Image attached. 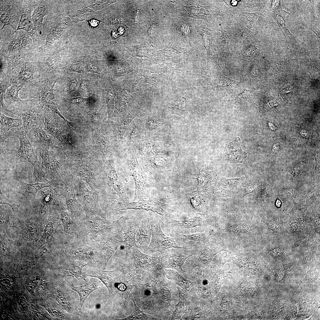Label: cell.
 <instances>
[{"instance_id":"cell-1","label":"cell","mask_w":320,"mask_h":320,"mask_svg":"<svg viewBox=\"0 0 320 320\" xmlns=\"http://www.w3.org/2000/svg\"><path fill=\"white\" fill-rule=\"evenodd\" d=\"M82 276L83 279L89 276L99 279L106 287L110 297L118 296L126 285L127 281V274L120 267L112 271L89 269L83 272Z\"/></svg>"},{"instance_id":"cell-2","label":"cell","mask_w":320,"mask_h":320,"mask_svg":"<svg viewBox=\"0 0 320 320\" xmlns=\"http://www.w3.org/2000/svg\"><path fill=\"white\" fill-rule=\"evenodd\" d=\"M95 161L86 159L76 161L72 166L70 173L85 181L93 191L99 190L103 177H104V169Z\"/></svg>"},{"instance_id":"cell-3","label":"cell","mask_w":320,"mask_h":320,"mask_svg":"<svg viewBox=\"0 0 320 320\" xmlns=\"http://www.w3.org/2000/svg\"><path fill=\"white\" fill-rule=\"evenodd\" d=\"M36 103L31 101L22 100L13 112L22 118L23 125L20 127V129L26 135L33 127L44 125V107L40 103Z\"/></svg>"},{"instance_id":"cell-4","label":"cell","mask_w":320,"mask_h":320,"mask_svg":"<svg viewBox=\"0 0 320 320\" xmlns=\"http://www.w3.org/2000/svg\"><path fill=\"white\" fill-rule=\"evenodd\" d=\"M74 176H75L73 180L75 194L82 199V206L86 216L96 215L103 218H106L99 203V190L89 191L82 180L78 177Z\"/></svg>"},{"instance_id":"cell-5","label":"cell","mask_w":320,"mask_h":320,"mask_svg":"<svg viewBox=\"0 0 320 320\" xmlns=\"http://www.w3.org/2000/svg\"><path fill=\"white\" fill-rule=\"evenodd\" d=\"M55 83V81L47 79L38 81L32 85L30 95L31 97L37 99L42 106L47 107L63 119L64 117L58 111L55 103L53 93Z\"/></svg>"},{"instance_id":"cell-6","label":"cell","mask_w":320,"mask_h":320,"mask_svg":"<svg viewBox=\"0 0 320 320\" xmlns=\"http://www.w3.org/2000/svg\"><path fill=\"white\" fill-rule=\"evenodd\" d=\"M47 215V212L43 215L39 213L33 222L24 224L18 228V242L20 246L26 241H36L40 239L45 228Z\"/></svg>"},{"instance_id":"cell-7","label":"cell","mask_w":320,"mask_h":320,"mask_svg":"<svg viewBox=\"0 0 320 320\" xmlns=\"http://www.w3.org/2000/svg\"><path fill=\"white\" fill-rule=\"evenodd\" d=\"M132 261L135 267V273L150 271L156 264L160 263L161 257H153L141 252L137 246L124 249Z\"/></svg>"},{"instance_id":"cell-8","label":"cell","mask_w":320,"mask_h":320,"mask_svg":"<svg viewBox=\"0 0 320 320\" xmlns=\"http://www.w3.org/2000/svg\"><path fill=\"white\" fill-rule=\"evenodd\" d=\"M87 223V239L88 241L95 240L98 236L102 235L111 232L115 224L123 217L116 220L101 219L97 215L86 216Z\"/></svg>"},{"instance_id":"cell-9","label":"cell","mask_w":320,"mask_h":320,"mask_svg":"<svg viewBox=\"0 0 320 320\" xmlns=\"http://www.w3.org/2000/svg\"><path fill=\"white\" fill-rule=\"evenodd\" d=\"M150 223L151 239L148 249L151 252H159L162 254L164 250L170 248L188 249L179 246L175 239L166 236L162 232L159 222L156 223Z\"/></svg>"},{"instance_id":"cell-10","label":"cell","mask_w":320,"mask_h":320,"mask_svg":"<svg viewBox=\"0 0 320 320\" xmlns=\"http://www.w3.org/2000/svg\"><path fill=\"white\" fill-rule=\"evenodd\" d=\"M117 202L119 206L117 208L113 209V210L116 212L130 209H144L147 211L151 210L162 215L169 217L167 213L162 208V204L158 201L154 191H153L151 197L148 200H144L142 196L140 197L139 200L136 202Z\"/></svg>"},{"instance_id":"cell-11","label":"cell","mask_w":320,"mask_h":320,"mask_svg":"<svg viewBox=\"0 0 320 320\" xmlns=\"http://www.w3.org/2000/svg\"><path fill=\"white\" fill-rule=\"evenodd\" d=\"M124 233L122 229L116 233L111 232L101 235L97 241L100 244L103 254L104 267L106 268L111 257L117 249L123 244Z\"/></svg>"},{"instance_id":"cell-12","label":"cell","mask_w":320,"mask_h":320,"mask_svg":"<svg viewBox=\"0 0 320 320\" xmlns=\"http://www.w3.org/2000/svg\"><path fill=\"white\" fill-rule=\"evenodd\" d=\"M126 166L128 174L133 177L135 181V195L140 197L143 196L144 185L149 179L139 164L135 154L131 151L128 155Z\"/></svg>"},{"instance_id":"cell-13","label":"cell","mask_w":320,"mask_h":320,"mask_svg":"<svg viewBox=\"0 0 320 320\" xmlns=\"http://www.w3.org/2000/svg\"><path fill=\"white\" fill-rule=\"evenodd\" d=\"M74 175L72 174L66 175L64 177V187L61 189V194L65 199V204L72 218L78 217L84 210L82 206L77 201L73 183Z\"/></svg>"},{"instance_id":"cell-14","label":"cell","mask_w":320,"mask_h":320,"mask_svg":"<svg viewBox=\"0 0 320 320\" xmlns=\"http://www.w3.org/2000/svg\"><path fill=\"white\" fill-rule=\"evenodd\" d=\"M20 65L12 68V71H10L9 76L12 81L17 85L23 86L25 84H31L32 83L34 84L36 82L38 76L35 66L28 63Z\"/></svg>"},{"instance_id":"cell-15","label":"cell","mask_w":320,"mask_h":320,"mask_svg":"<svg viewBox=\"0 0 320 320\" xmlns=\"http://www.w3.org/2000/svg\"><path fill=\"white\" fill-rule=\"evenodd\" d=\"M47 108L44 107L43 109L45 129L59 141H68L63 122L56 116L55 113Z\"/></svg>"},{"instance_id":"cell-16","label":"cell","mask_w":320,"mask_h":320,"mask_svg":"<svg viewBox=\"0 0 320 320\" xmlns=\"http://www.w3.org/2000/svg\"><path fill=\"white\" fill-rule=\"evenodd\" d=\"M106 165L104 169V178L108 185L113 190L123 201L127 202L128 198L124 191L122 183L116 172L112 154L107 161Z\"/></svg>"},{"instance_id":"cell-17","label":"cell","mask_w":320,"mask_h":320,"mask_svg":"<svg viewBox=\"0 0 320 320\" xmlns=\"http://www.w3.org/2000/svg\"><path fill=\"white\" fill-rule=\"evenodd\" d=\"M42 159V164L45 167L47 178L51 180L56 176L65 177L68 174L63 170L61 165L57 161L49 148H36Z\"/></svg>"},{"instance_id":"cell-18","label":"cell","mask_w":320,"mask_h":320,"mask_svg":"<svg viewBox=\"0 0 320 320\" xmlns=\"http://www.w3.org/2000/svg\"><path fill=\"white\" fill-rule=\"evenodd\" d=\"M27 135L31 144L36 148L57 147L53 136L45 129L44 125L33 127Z\"/></svg>"},{"instance_id":"cell-19","label":"cell","mask_w":320,"mask_h":320,"mask_svg":"<svg viewBox=\"0 0 320 320\" xmlns=\"http://www.w3.org/2000/svg\"><path fill=\"white\" fill-rule=\"evenodd\" d=\"M64 186V178L59 176L55 179L54 178L47 183H36L27 184L22 182L20 186L17 189L19 193L24 195L27 198L29 193L32 194L35 197L37 192L41 189L47 187H54L59 189H62Z\"/></svg>"},{"instance_id":"cell-20","label":"cell","mask_w":320,"mask_h":320,"mask_svg":"<svg viewBox=\"0 0 320 320\" xmlns=\"http://www.w3.org/2000/svg\"><path fill=\"white\" fill-rule=\"evenodd\" d=\"M12 4L5 3L1 5L0 20L3 24L2 28L6 25L11 26L15 31L17 28L19 21V15L15 7Z\"/></svg>"},{"instance_id":"cell-21","label":"cell","mask_w":320,"mask_h":320,"mask_svg":"<svg viewBox=\"0 0 320 320\" xmlns=\"http://www.w3.org/2000/svg\"><path fill=\"white\" fill-rule=\"evenodd\" d=\"M241 140L239 137L226 144L224 148L225 159L231 162H242L247 157V153L241 147Z\"/></svg>"},{"instance_id":"cell-22","label":"cell","mask_w":320,"mask_h":320,"mask_svg":"<svg viewBox=\"0 0 320 320\" xmlns=\"http://www.w3.org/2000/svg\"><path fill=\"white\" fill-rule=\"evenodd\" d=\"M97 279L91 277L87 283L81 286H74L72 284L71 289L78 294L79 296L80 305L81 308L87 297L101 286V282Z\"/></svg>"},{"instance_id":"cell-23","label":"cell","mask_w":320,"mask_h":320,"mask_svg":"<svg viewBox=\"0 0 320 320\" xmlns=\"http://www.w3.org/2000/svg\"><path fill=\"white\" fill-rule=\"evenodd\" d=\"M138 108L133 109L129 113L120 119L115 126L116 134L119 140L122 142L124 133L131 122L140 113Z\"/></svg>"},{"instance_id":"cell-24","label":"cell","mask_w":320,"mask_h":320,"mask_svg":"<svg viewBox=\"0 0 320 320\" xmlns=\"http://www.w3.org/2000/svg\"><path fill=\"white\" fill-rule=\"evenodd\" d=\"M18 9L20 18L16 30L12 35L18 30H23L30 33L34 30V27L31 18V11L28 9L20 7L14 3Z\"/></svg>"},{"instance_id":"cell-25","label":"cell","mask_w":320,"mask_h":320,"mask_svg":"<svg viewBox=\"0 0 320 320\" xmlns=\"http://www.w3.org/2000/svg\"><path fill=\"white\" fill-rule=\"evenodd\" d=\"M40 192L41 203L40 213L42 214L47 212L51 206L56 204L58 201V198L56 192L52 188H49L46 191L41 190Z\"/></svg>"},{"instance_id":"cell-26","label":"cell","mask_w":320,"mask_h":320,"mask_svg":"<svg viewBox=\"0 0 320 320\" xmlns=\"http://www.w3.org/2000/svg\"><path fill=\"white\" fill-rule=\"evenodd\" d=\"M23 87L20 85H13L8 88L5 92L4 100L7 105L11 107L12 112L19 106L22 100L18 95L19 91Z\"/></svg>"},{"instance_id":"cell-27","label":"cell","mask_w":320,"mask_h":320,"mask_svg":"<svg viewBox=\"0 0 320 320\" xmlns=\"http://www.w3.org/2000/svg\"><path fill=\"white\" fill-rule=\"evenodd\" d=\"M191 255L187 256L180 254H176L170 256L166 255L161 257L160 263L165 267L183 271L182 265L186 259Z\"/></svg>"},{"instance_id":"cell-28","label":"cell","mask_w":320,"mask_h":320,"mask_svg":"<svg viewBox=\"0 0 320 320\" xmlns=\"http://www.w3.org/2000/svg\"><path fill=\"white\" fill-rule=\"evenodd\" d=\"M140 223V222H135L130 226L122 228L124 233L123 244L124 249L137 246L135 237L136 233L139 231Z\"/></svg>"},{"instance_id":"cell-29","label":"cell","mask_w":320,"mask_h":320,"mask_svg":"<svg viewBox=\"0 0 320 320\" xmlns=\"http://www.w3.org/2000/svg\"><path fill=\"white\" fill-rule=\"evenodd\" d=\"M0 230L5 231L10 227H19L11 211L1 206L0 207Z\"/></svg>"},{"instance_id":"cell-30","label":"cell","mask_w":320,"mask_h":320,"mask_svg":"<svg viewBox=\"0 0 320 320\" xmlns=\"http://www.w3.org/2000/svg\"><path fill=\"white\" fill-rule=\"evenodd\" d=\"M205 220L200 217H194L187 220H176L171 219L169 225L173 227L191 229L196 226H202L206 224Z\"/></svg>"},{"instance_id":"cell-31","label":"cell","mask_w":320,"mask_h":320,"mask_svg":"<svg viewBox=\"0 0 320 320\" xmlns=\"http://www.w3.org/2000/svg\"><path fill=\"white\" fill-rule=\"evenodd\" d=\"M53 217L52 214H50L48 215L43 232L37 243V247L38 249L43 245L49 244L51 242L54 229Z\"/></svg>"},{"instance_id":"cell-32","label":"cell","mask_w":320,"mask_h":320,"mask_svg":"<svg viewBox=\"0 0 320 320\" xmlns=\"http://www.w3.org/2000/svg\"><path fill=\"white\" fill-rule=\"evenodd\" d=\"M166 105L172 113L179 115L184 119H187L188 117L189 114L187 110L185 98H178Z\"/></svg>"},{"instance_id":"cell-33","label":"cell","mask_w":320,"mask_h":320,"mask_svg":"<svg viewBox=\"0 0 320 320\" xmlns=\"http://www.w3.org/2000/svg\"><path fill=\"white\" fill-rule=\"evenodd\" d=\"M139 231L140 234L137 242L141 246L148 247L151 235L150 223L146 219H143L140 222Z\"/></svg>"},{"instance_id":"cell-34","label":"cell","mask_w":320,"mask_h":320,"mask_svg":"<svg viewBox=\"0 0 320 320\" xmlns=\"http://www.w3.org/2000/svg\"><path fill=\"white\" fill-rule=\"evenodd\" d=\"M130 129L128 136V146L131 147L142 134L144 129V122L141 121L131 122Z\"/></svg>"},{"instance_id":"cell-35","label":"cell","mask_w":320,"mask_h":320,"mask_svg":"<svg viewBox=\"0 0 320 320\" xmlns=\"http://www.w3.org/2000/svg\"><path fill=\"white\" fill-rule=\"evenodd\" d=\"M0 133L7 134L11 128L20 127L23 125V120L7 117L0 112Z\"/></svg>"},{"instance_id":"cell-36","label":"cell","mask_w":320,"mask_h":320,"mask_svg":"<svg viewBox=\"0 0 320 320\" xmlns=\"http://www.w3.org/2000/svg\"><path fill=\"white\" fill-rule=\"evenodd\" d=\"M215 247L206 246L199 252L196 259L195 265H203L209 262L217 252Z\"/></svg>"},{"instance_id":"cell-37","label":"cell","mask_w":320,"mask_h":320,"mask_svg":"<svg viewBox=\"0 0 320 320\" xmlns=\"http://www.w3.org/2000/svg\"><path fill=\"white\" fill-rule=\"evenodd\" d=\"M152 142L148 140L135 142L133 145L137 153L144 158L151 157L153 155Z\"/></svg>"},{"instance_id":"cell-38","label":"cell","mask_w":320,"mask_h":320,"mask_svg":"<svg viewBox=\"0 0 320 320\" xmlns=\"http://www.w3.org/2000/svg\"><path fill=\"white\" fill-rule=\"evenodd\" d=\"M108 87L106 91L105 99L107 103L108 118L112 117L114 109V100L116 95L112 84L109 79Z\"/></svg>"},{"instance_id":"cell-39","label":"cell","mask_w":320,"mask_h":320,"mask_svg":"<svg viewBox=\"0 0 320 320\" xmlns=\"http://www.w3.org/2000/svg\"><path fill=\"white\" fill-rule=\"evenodd\" d=\"M86 265L82 263L80 265L73 264L66 267L60 268V270L63 274L67 276L77 279L80 277H82V268Z\"/></svg>"},{"instance_id":"cell-40","label":"cell","mask_w":320,"mask_h":320,"mask_svg":"<svg viewBox=\"0 0 320 320\" xmlns=\"http://www.w3.org/2000/svg\"><path fill=\"white\" fill-rule=\"evenodd\" d=\"M47 14L46 7L43 6L36 7L32 14L31 18L34 27L42 25L44 17Z\"/></svg>"},{"instance_id":"cell-41","label":"cell","mask_w":320,"mask_h":320,"mask_svg":"<svg viewBox=\"0 0 320 320\" xmlns=\"http://www.w3.org/2000/svg\"><path fill=\"white\" fill-rule=\"evenodd\" d=\"M174 236L175 239L180 241H185L189 240L195 241H205L207 239V236L205 233H197L189 234H183L175 233Z\"/></svg>"},{"instance_id":"cell-42","label":"cell","mask_w":320,"mask_h":320,"mask_svg":"<svg viewBox=\"0 0 320 320\" xmlns=\"http://www.w3.org/2000/svg\"><path fill=\"white\" fill-rule=\"evenodd\" d=\"M60 220L63 225L64 230L67 234L72 233L74 231V223L69 215L62 209L60 210Z\"/></svg>"},{"instance_id":"cell-43","label":"cell","mask_w":320,"mask_h":320,"mask_svg":"<svg viewBox=\"0 0 320 320\" xmlns=\"http://www.w3.org/2000/svg\"><path fill=\"white\" fill-rule=\"evenodd\" d=\"M134 304L135 310L128 316L121 320H156V318L145 313L141 311L136 305L135 301L132 299Z\"/></svg>"},{"instance_id":"cell-44","label":"cell","mask_w":320,"mask_h":320,"mask_svg":"<svg viewBox=\"0 0 320 320\" xmlns=\"http://www.w3.org/2000/svg\"><path fill=\"white\" fill-rule=\"evenodd\" d=\"M74 254L78 259L87 262L92 260L94 256L93 251L87 248L78 249L75 251Z\"/></svg>"},{"instance_id":"cell-45","label":"cell","mask_w":320,"mask_h":320,"mask_svg":"<svg viewBox=\"0 0 320 320\" xmlns=\"http://www.w3.org/2000/svg\"><path fill=\"white\" fill-rule=\"evenodd\" d=\"M12 242L6 236L1 237L0 254L1 256H4L12 248Z\"/></svg>"},{"instance_id":"cell-46","label":"cell","mask_w":320,"mask_h":320,"mask_svg":"<svg viewBox=\"0 0 320 320\" xmlns=\"http://www.w3.org/2000/svg\"><path fill=\"white\" fill-rule=\"evenodd\" d=\"M23 35L19 34L10 41L8 46L9 49L14 51L20 49L22 45V37Z\"/></svg>"},{"instance_id":"cell-47","label":"cell","mask_w":320,"mask_h":320,"mask_svg":"<svg viewBox=\"0 0 320 320\" xmlns=\"http://www.w3.org/2000/svg\"><path fill=\"white\" fill-rule=\"evenodd\" d=\"M63 98L64 100L68 103L74 104H78L87 102L89 98H85L81 97H77L70 98Z\"/></svg>"},{"instance_id":"cell-48","label":"cell","mask_w":320,"mask_h":320,"mask_svg":"<svg viewBox=\"0 0 320 320\" xmlns=\"http://www.w3.org/2000/svg\"><path fill=\"white\" fill-rule=\"evenodd\" d=\"M60 54L58 52H56L49 56L46 59L45 63L47 67H50L52 66L58 60Z\"/></svg>"},{"instance_id":"cell-49","label":"cell","mask_w":320,"mask_h":320,"mask_svg":"<svg viewBox=\"0 0 320 320\" xmlns=\"http://www.w3.org/2000/svg\"><path fill=\"white\" fill-rule=\"evenodd\" d=\"M69 70L70 71L81 73L84 72L85 69L82 65L78 64L72 65L70 68Z\"/></svg>"},{"instance_id":"cell-50","label":"cell","mask_w":320,"mask_h":320,"mask_svg":"<svg viewBox=\"0 0 320 320\" xmlns=\"http://www.w3.org/2000/svg\"><path fill=\"white\" fill-rule=\"evenodd\" d=\"M47 249L45 248L44 249L39 253L34 255L32 257V260L33 267H35L39 259L47 251Z\"/></svg>"},{"instance_id":"cell-51","label":"cell","mask_w":320,"mask_h":320,"mask_svg":"<svg viewBox=\"0 0 320 320\" xmlns=\"http://www.w3.org/2000/svg\"><path fill=\"white\" fill-rule=\"evenodd\" d=\"M77 85V82L74 80H71L68 83L67 90L68 92L72 93L76 89Z\"/></svg>"},{"instance_id":"cell-52","label":"cell","mask_w":320,"mask_h":320,"mask_svg":"<svg viewBox=\"0 0 320 320\" xmlns=\"http://www.w3.org/2000/svg\"><path fill=\"white\" fill-rule=\"evenodd\" d=\"M32 40L31 37L27 34H23L22 37V46L25 47L32 43Z\"/></svg>"},{"instance_id":"cell-53","label":"cell","mask_w":320,"mask_h":320,"mask_svg":"<svg viewBox=\"0 0 320 320\" xmlns=\"http://www.w3.org/2000/svg\"><path fill=\"white\" fill-rule=\"evenodd\" d=\"M90 83V81L87 80H82L79 85V90L82 92L87 90L88 86Z\"/></svg>"},{"instance_id":"cell-54","label":"cell","mask_w":320,"mask_h":320,"mask_svg":"<svg viewBox=\"0 0 320 320\" xmlns=\"http://www.w3.org/2000/svg\"><path fill=\"white\" fill-rule=\"evenodd\" d=\"M87 70L88 72L95 73H99L97 68L92 65L88 66L87 68Z\"/></svg>"},{"instance_id":"cell-55","label":"cell","mask_w":320,"mask_h":320,"mask_svg":"<svg viewBox=\"0 0 320 320\" xmlns=\"http://www.w3.org/2000/svg\"><path fill=\"white\" fill-rule=\"evenodd\" d=\"M98 22V21L95 20H92L90 21V24L93 26H95L97 25L99 23Z\"/></svg>"},{"instance_id":"cell-56","label":"cell","mask_w":320,"mask_h":320,"mask_svg":"<svg viewBox=\"0 0 320 320\" xmlns=\"http://www.w3.org/2000/svg\"><path fill=\"white\" fill-rule=\"evenodd\" d=\"M154 30V28L153 26H151L148 30V34L149 35L151 36H152Z\"/></svg>"},{"instance_id":"cell-57","label":"cell","mask_w":320,"mask_h":320,"mask_svg":"<svg viewBox=\"0 0 320 320\" xmlns=\"http://www.w3.org/2000/svg\"><path fill=\"white\" fill-rule=\"evenodd\" d=\"M240 1V0H232V1H231V4L232 5H233V6H236V5H237V4L238 3V2L239 1Z\"/></svg>"},{"instance_id":"cell-58","label":"cell","mask_w":320,"mask_h":320,"mask_svg":"<svg viewBox=\"0 0 320 320\" xmlns=\"http://www.w3.org/2000/svg\"><path fill=\"white\" fill-rule=\"evenodd\" d=\"M276 204L277 207H279L281 206V204L280 201L279 200H277L276 201Z\"/></svg>"}]
</instances>
